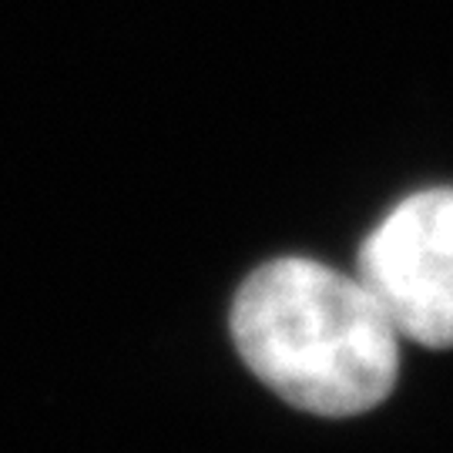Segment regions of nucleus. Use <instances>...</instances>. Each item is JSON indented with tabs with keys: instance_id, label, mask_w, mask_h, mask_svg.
I'll return each instance as SVG.
<instances>
[{
	"instance_id": "obj_1",
	"label": "nucleus",
	"mask_w": 453,
	"mask_h": 453,
	"mask_svg": "<svg viewBox=\"0 0 453 453\" xmlns=\"http://www.w3.org/2000/svg\"><path fill=\"white\" fill-rule=\"evenodd\" d=\"M232 336L265 387L316 417L366 413L396 387V326L359 279L323 262L259 265L232 303Z\"/></svg>"
},
{
	"instance_id": "obj_2",
	"label": "nucleus",
	"mask_w": 453,
	"mask_h": 453,
	"mask_svg": "<svg viewBox=\"0 0 453 453\" xmlns=\"http://www.w3.org/2000/svg\"><path fill=\"white\" fill-rule=\"evenodd\" d=\"M359 282L406 340L453 346V188L410 195L359 249Z\"/></svg>"
}]
</instances>
